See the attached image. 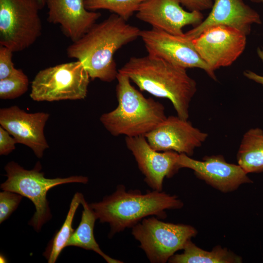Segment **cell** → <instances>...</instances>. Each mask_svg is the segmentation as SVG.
Masks as SVG:
<instances>
[{
	"mask_svg": "<svg viewBox=\"0 0 263 263\" xmlns=\"http://www.w3.org/2000/svg\"><path fill=\"white\" fill-rule=\"evenodd\" d=\"M177 163L180 169H192L198 178L223 192L234 191L242 184L253 182L240 165L227 162L221 155L207 156L201 161L181 153Z\"/></svg>",
	"mask_w": 263,
	"mask_h": 263,
	"instance_id": "obj_13",
	"label": "cell"
},
{
	"mask_svg": "<svg viewBox=\"0 0 263 263\" xmlns=\"http://www.w3.org/2000/svg\"><path fill=\"white\" fill-rule=\"evenodd\" d=\"M81 204L83 208L81 221L77 228L75 229L69 239L66 247L73 246L93 250L100 255L108 263H123L110 257L101 250L94 234L95 222L97 219L95 212L84 198Z\"/></svg>",
	"mask_w": 263,
	"mask_h": 263,
	"instance_id": "obj_18",
	"label": "cell"
},
{
	"mask_svg": "<svg viewBox=\"0 0 263 263\" xmlns=\"http://www.w3.org/2000/svg\"><path fill=\"white\" fill-rule=\"evenodd\" d=\"M50 115L45 112L28 113L17 106L0 109V125L17 141L28 147L40 158L49 148L44 129Z\"/></svg>",
	"mask_w": 263,
	"mask_h": 263,
	"instance_id": "obj_14",
	"label": "cell"
},
{
	"mask_svg": "<svg viewBox=\"0 0 263 263\" xmlns=\"http://www.w3.org/2000/svg\"><path fill=\"white\" fill-rule=\"evenodd\" d=\"M192 41L201 58L215 71L230 66L242 55L246 35L231 27L214 26L205 30Z\"/></svg>",
	"mask_w": 263,
	"mask_h": 263,
	"instance_id": "obj_10",
	"label": "cell"
},
{
	"mask_svg": "<svg viewBox=\"0 0 263 263\" xmlns=\"http://www.w3.org/2000/svg\"><path fill=\"white\" fill-rule=\"evenodd\" d=\"M7 180L0 185L2 190L18 193L30 199L34 204L36 212L29 225L38 232L42 225L51 219L52 215L47 199V193L52 188L62 184L78 183L86 184L88 178L83 176H71L66 178H47L41 171L38 162L31 170L24 169L19 164L11 161L4 167Z\"/></svg>",
	"mask_w": 263,
	"mask_h": 263,
	"instance_id": "obj_5",
	"label": "cell"
},
{
	"mask_svg": "<svg viewBox=\"0 0 263 263\" xmlns=\"http://www.w3.org/2000/svg\"><path fill=\"white\" fill-rule=\"evenodd\" d=\"M42 9L38 0H0V45L14 53L33 45L42 34Z\"/></svg>",
	"mask_w": 263,
	"mask_h": 263,
	"instance_id": "obj_7",
	"label": "cell"
},
{
	"mask_svg": "<svg viewBox=\"0 0 263 263\" xmlns=\"http://www.w3.org/2000/svg\"><path fill=\"white\" fill-rule=\"evenodd\" d=\"M29 79L20 69H15L8 77L0 80V98L13 99L24 94L28 89Z\"/></svg>",
	"mask_w": 263,
	"mask_h": 263,
	"instance_id": "obj_23",
	"label": "cell"
},
{
	"mask_svg": "<svg viewBox=\"0 0 263 263\" xmlns=\"http://www.w3.org/2000/svg\"><path fill=\"white\" fill-rule=\"evenodd\" d=\"M116 95L118 105L102 114L100 121L114 136H145L167 116L164 105L152 98H146L136 89L126 75L118 72Z\"/></svg>",
	"mask_w": 263,
	"mask_h": 263,
	"instance_id": "obj_4",
	"label": "cell"
},
{
	"mask_svg": "<svg viewBox=\"0 0 263 263\" xmlns=\"http://www.w3.org/2000/svg\"><path fill=\"white\" fill-rule=\"evenodd\" d=\"M118 72L127 75L140 91L169 99L177 116L188 120L197 84L186 69L148 54L131 57Z\"/></svg>",
	"mask_w": 263,
	"mask_h": 263,
	"instance_id": "obj_2",
	"label": "cell"
},
{
	"mask_svg": "<svg viewBox=\"0 0 263 263\" xmlns=\"http://www.w3.org/2000/svg\"><path fill=\"white\" fill-rule=\"evenodd\" d=\"M90 78L79 60L59 64L37 74L31 83L30 96L36 101L84 99Z\"/></svg>",
	"mask_w": 263,
	"mask_h": 263,
	"instance_id": "obj_6",
	"label": "cell"
},
{
	"mask_svg": "<svg viewBox=\"0 0 263 263\" xmlns=\"http://www.w3.org/2000/svg\"><path fill=\"white\" fill-rule=\"evenodd\" d=\"M132 228V236L152 263H166L197 233L191 225L163 222L153 216Z\"/></svg>",
	"mask_w": 263,
	"mask_h": 263,
	"instance_id": "obj_8",
	"label": "cell"
},
{
	"mask_svg": "<svg viewBox=\"0 0 263 263\" xmlns=\"http://www.w3.org/2000/svg\"><path fill=\"white\" fill-rule=\"evenodd\" d=\"M137 18L152 28L183 36V28L197 26L204 20L201 12L184 10L178 0H145L136 12Z\"/></svg>",
	"mask_w": 263,
	"mask_h": 263,
	"instance_id": "obj_15",
	"label": "cell"
},
{
	"mask_svg": "<svg viewBox=\"0 0 263 263\" xmlns=\"http://www.w3.org/2000/svg\"><path fill=\"white\" fill-rule=\"evenodd\" d=\"M189 11H204L212 8L213 0H178Z\"/></svg>",
	"mask_w": 263,
	"mask_h": 263,
	"instance_id": "obj_27",
	"label": "cell"
},
{
	"mask_svg": "<svg viewBox=\"0 0 263 263\" xmlns=\"http://www.w3.org/2000/svg\"><path fill=\"white\" fill-rule=\"evenodd\" d=\"M150 145L159 151H173L191 156L208 134L179 116L167 117L145 135Z\"/></svg>",
	"mask_w": 263,
	"mask_h": 263,
	"instance_id": "obj_11",
	"label": "cell"
},
{
	"mask_svg": "<svg viewBox=\"0 0 263 263\" xmlns=\"http://www.w3.org/2000/svg\"><path fill=\"white\" fill-rule=\"evenodd\" d=\"M145 0H85L86 9L108 10L127 20L136 12Z\"/></svg>",
	"mask_w": 263,
	"mask_h": 263,
	"instance_id": "obj_22",
	"label": "cell"
},
{
	"mask_svg": "<svg viewBox=\"0 0 263 263\" xmlns=\"http://www.w3.org/2000/svg\"><path fill=\"white\" fill-rule=\"evenodd\" d=\"M238 164L248 174L263 172V130L252 128L243 135L237 154Z\"/></svg>",
	"mask_w": 263,
	"mask_h": 263,
	"instance_id": "obj_19",
	"label": "cell"
},
{
	"mask_svg": "<svg viewBox=\"0 0 263 263\" xmlns=\"http://www.w3.org/2000/svg\"><path fill=\"white\" fill-rule=\"evenodd\" d=\"M140 38L149 55L161 58L185 69H201L213 79H217L214 71L200 56L192 40L184 34L177 36L152 28L150 30H141Z\"/></svg>",
	"mask_w": 263,
	"mask_h": 263,
	"instance_id": "obj_9",
	"label": "cell"
},
{
	"mask_svg": "<svg viewBox=\"0 0 263 263\" xmlns=\"http://www.w3.org/2000/svg\"><path fill=\"white\" fill-rule=\"evenodd\" d=\"M38 1L42 8L46 5L47 0H38Z\"/></svg>",
	"mask_w": 263,
	"mask_h": 263,
	"instance_id": "obj_29",
	"label": "cell"
},
{
	"mask_svg": "<svg viewBox=\"0 0 263 263\" xmlns=\"http://www.w3.org/2000/svg\"><path fill=\"white\" fill-rule=\"evenodd\" d=\"M259 57L263 62V48H258L257 50ZM244 75L248 79L254 81L263 86V75H259L255 72L250 70H246L244 72Z\"/></svg>",
	"mask_w": 263,
	"mask_h": 263,
	"instance_id": "obj_28",
	"label": "cell"
},
{
	"mask_svg": "<svg viewBox=\"0 0 263 263\" xmlns=\"http://www.w3.org/2000/svg\"><path fill=\"white\" fill-rule=\"evenodd\" d=\"M13 53L8 48L0 45V80L9 76L16 69L12 61Z\"/></svg>",
	"mask_w": 263,
	"mask_h": 263,
	"instance_id": "obj_25",
	"label": "cell"
},
{
	"mask_svg": "<svg viewBox=\"0 0 263 263\" xmlns=\"http://www.w3.org/2000/svg\"><path fill=\"white\" fill-rule=\"evenodd\" d=\"M252 2L262 3L263 4V0H250Z\"/></svg>",
	"mask_w": 263,
	"mask_h": 263,
	"instance_id": "obj_31",
	"label": "cell"
},
{
	"mask_svg": "<svg viewBox=\"0 0 263 263\" xmlns=\"http://www.w3.org/2000/svg\"><path fill=\"white\" fill-rule=\"evenodd\" d=\"M181 254H175L168 261L170 263H240L241 257L226 248L217 245L211 251L205 250L189 240Z\"/></svg>",
	"mask_w": 263,
	"mask_h": 263,
	"instance_id": "obj_20",
	"label": "cell"
},
{
	"mask_svg": "<svg viewBox=\"0 0 263 263\" xmlns=\"http://www.w3.org/2000/svg\"><path fill=\"white\" fill-rule=\"evenodd\" d=\"M89 204L99 222L109 224V237L132 228L150 216L164 219L167 216L165 210L183 207V203L176 195L155 190L143 194L138 190H126L122 185L101 201Z\"/></svg>",
	"mask_w": 263,
	"mask_h": 263,
	"instance_id": "obj_3",
	"label": "cell"
},
{
	"mask_svg": "<svg viewBox=\"0 0 263 263\" xmlns=\"http://www.w3.org/2000/svg\"><path fill=\"white\" fill-rule=\"evenodd\" d=\"M208 16L197 26L184 33L193 39L206 29L214 26H226L240 30L246 36L253 24H261L259 14L243 0H214Z\"/></svg>",
	"mask_w": 263,
	"mask_h": 263,
	"instance_id": "obj_16",
	"label": "cell"
},
{
	"mask_svg": "<svg viewBox=\"0 0 263 263\" xmlns=\"http://www.w3.org/2000/svg\"><path fill=\"white\" fill-rule=\"evenodd\" d=\"M83 198V194L79 192H76L74 195L63 224L49 242L43 253L48 263H55L62 250L66 247L69 239L75 230L72 225L75 213Z\"/></svg>",
	"mask_w": 263,
	"mask_h": 263,
	"instance_id": "obj_21",
	"label": "cell"
},
{
	"mask_svg": "<svg viewBox=\"0 0 263 263\" xmlns=\"http://www.w3.org/2000/svg\"><path fill=\"white\" fill-rule=\"evenodd\" d=\"M85 0H47V20L61 26L72 42L81 38L100 17L99 12L87 10Z\"/></svg>",
	"mask_w": 263,
	"mask_h": 263,
	"instance_id": "obj_17",
	"label": "cell"
},
{
	"mask_svg": "<svg viewBox=\"0 0 263 263\" xmlns=\"http://www.w3.org/2000/svg\"><path fill=\"white\" fill-rule=\"evenodd\" d=\"M22 196L18 193L3 190L0 192V223L7 220L18 208Z\"/></svg>",
	"mask_w": 263,
	"mask_h": 263,
	"instance_id": "obj_24",
	"label": "cell"
},
{
	"mask_svg": "<svg viewBox=\"0 0 263 263\" xmlns=\"http://www.w3.org/2000/svg\"><path fill=\"white\" fill-rule=\"evenodd\" d=\"M141 30L113 14L95 23L67 49L68 57L81 61L91 79L110 82L118 74L114 54L124 45L140 37Z\"/></svg>",
	"mask_w": 263,
	"mask_h": 263,
	"instance_id": "obj_1",
	"label": "cell"
},
{
	"mask_svg": "<svg viewBox=\"0 0 263 263\" xmlns=\"http://www.w3.org/2000/svg\"><path fill=\"white\" fill-rule=\"evenodd\" d=\"M1 126L0 127V155H7L15 149L16 140Z\"/></svg>",
	"mask_w": 263,
	"mask_h": 263,
	"instance_id": "obj_26",
	"label": "cell"
},
{
	"mask_svg": "<svg viewBox=\"0 0 263 263\" xmlns=\"http://www.w3.org/2000/svg\"><path fill=\"white\" fill-rule=\"evenodd\" d=\"M0 263H5L6 262V260L5 259V258L1 254H0Z\"/></svg>",
	"mask_w": 263,
	"mask_h": 263,
	"instance_id": "obj_30",
	"label": "cell"
},
{
	"mask_svg": "<svg viewBox=\"0 0 263 263\" xmlns=\"http://www.w3.org/2000/svg\"><path fill=\"white\" fill-rule=\"evenodd\" d=\"M127 148L132 153L146 183L153 190L162 191L165 178H170L180 169L179 153L153 149L144 135L126 137Z\"/></svg>",
	"mask_w": 263,
	"mask_h": 263,
	"instance_id": "obj_12",
	"label": "cell"
}]
</instances>
